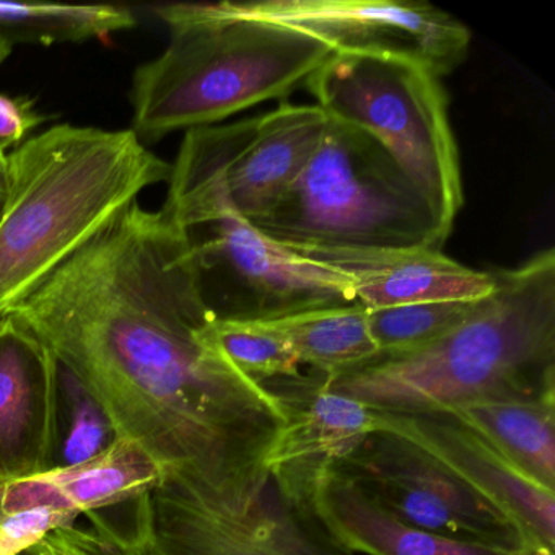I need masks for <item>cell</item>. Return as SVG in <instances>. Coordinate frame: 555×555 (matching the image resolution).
I'll return each mask as SVG.
<instances>
[{"mask_svg":"<svg viewBox=\"0 0 555 555\" xmlns=\"http://www.w3.org/2000/svg\"><path fill=\"white\" fill-rule=\"evenodd\" d=\"M305 87L327 118L375 138L453 230L463 178L440 77L409 61L334 54Z\"/></svg>","mask_w":555,"mask_h":555,"instance_id":"obj_6","label":"cell"},{"mask_svg":"<svg viewBox=\"0 0 555 555\" xmlns=\"http://www.w3.org/2000/svg\"><path fill=\"white\" fill-rule=\"evenodd\" d=\"M334 469L399 521L503 555H532L518 526L430 453L376 428Z\"/></svg>","mask_w":555,"mask_h":555,"instance_id":"obj_7","label":"cell"},{"mask_svg":"<svg viewBox=\"0 0 555 555\" xmlns=\"http://www.w3.org/2000/svg\"><path fill=\"white\" fill-rule=\"evenodd\" d=\"M264 385L284 414L268 461L269 476L285 499L313 512L311 499L324 470L349 456L378 428L375 412L334 391L323 373H298Z\"/></svg>","mask_w":555,"mask_h":555,"instance_id":"obj_10","label":"cell"},{"mask_svg":"<svg viewBox=\"0 0 555 555\" xmlns=\"http://www.w3.org/2000/svg\"><path fill=\"white\" fill-rule=\"evenodd\" d=\"M170 171L131 129L57 125L18 145L0 210V314Z\"/></svg>","mask_w":555,"mask_h":555,"instance_id":"obj_2","label":"cell"},{"mask_svg":"<svg viewBox=\"0 0 555 555\" xmlns=\"http://www.w3.org/2000/svg\"><path fill=\"white\" fill-rule=\"evenodd\" d=\"M327 122L320 106L291 103L235 122L225 188L245 219H258L281 199L320 147Z\"/></svg>","mask_w":555,"mask_h":555,"instance_id":"obj_13","label":"cell"},{"mask_svg":"<svg viewBox=\"0 0 555 555\" xmlns=\"http://www.w3.org/2000/svg\"><path fill=\"white\" fill-rule=\"evenodd\" d=\"M60 409L56 357L11 314H0V482L53 469Z\"/></svg>","mask_w":555,"mask_h":555,"instance_id":"obj_12","label":"cell"},{"mask_svg":"<svg viewBox=\"0 0 555 555\" xmlns=\"http://www.w3.org/2000/svg\"><path fill=\"white\" fill-rule=\"evenodd\" d=\"M477 300L421 301L369 310L370 333L378 356L412 352L430 346L467 320Z\"/></svg>","mask_w":555,"mask_h":555,"instance_id":"obj_21","label":"cell"},{"mask_svg":"<svg viewBox=\"0 0 555 555\" xmlns=\"http://www.w3.org/2000/svg\"><path fill=\"white\" fill-rule=\"evenodd\" d=\"M235 122L186 131L171 164L165 212L180 230L217 321H275L359 304L346 275L262 235L230 203L225 165Z\"/></svg>","mask_w":555,"mask_h":555,"instance_id":"obj_4","label":"cell"},{"mask_svg":"<svg viewBox=\"0 0 555 555\" xmlns=\"http://www.w3.org/2000/svg\"><path fill=\"white\" fill-rule=\"evenodd\" d=\"M216 346L248 378L258 383L298 375L300 359L287 339L269 321H214Z\"/></svg>","mask_w":555,"mask_h":555,"instance_id":"obj_22","label":"cell"},{"mask_svg":"<svg viewBox=\"0 0 555 555\" xmlns=\"http://www.w3.org/2000/svg\"><path fill=\"white\" fill-rule=\"evenodd\" d=\"M60 404V444L54 467L86 463L116 440L115 430L99 402L61 363Z\"/></svg>","mask_w":555,"mask_h":555,"instance_id":"obj_23","label":"cell"},{"mask_svg":"<svg viewBox=\"0 0 555 555\" xmlns=\"http://www.w3.org/2000/svg\"><path fill=\"white\" fill-rule=\"evenodd\" d=\"M350 279L366 310L421 301L477 300L493 288L490 269L476 271L437 249H292Z\"/></svg>","mask_w":555,"mask_h":555,"instance_id":"obj_14","label":"cell"},{"mask_svg":"<svg viewBox=\"0 0 555 555\" xmlns=\"http://www.w3.org/2000/svg\"><path fill=\"white\" fill-rule=\"evenodd\" d=\"M490 274L492 292L447 336L330 376L331 388L378 414L555 396L554 249Z\"/></svg>","mask_w":555,"mask_h":555,"instance_id":"obj_1","label":"cell"},{"mask_svg":"<svg viewBox=\"0 0 555 555\" xmlns=\"http://www.w3.org/2000/svg\"><path fill=\"white\" fill-rule=\"evenodd\" d=\"M38 477L86 516L147 495L165 483L164 470L138 443L125 438H116L86 463L54 467Z\"/></svg>","mask_w":555,"mask_h":555,"instance_id":"obj_17","label":"cell"},{"mask_svg":"<svg viewBox=\"0 0 555 555\" xmlns=\"http://www.w3.org/2000/svg\"><path fill=\"white\" fill-rule=\"evenodd\" d=\"M249 222L288 249L441 251L451 233L375 138L331 118L297 180Z\"/></svg>","mask_w":555,"mask_h":555,"instance_id":"obj_5","label":"cell"},{"mask_svg":"<svg viewBox=\"0 0 555 555\" xmlns=\"http://www.w3.org/2000/svg\"><path fill=\"white\" fill-rule=\"evenodd\" d=\"M145 555H356L313 512L285 499L272 477L245 508L207 502L173 483L151 495Z\"/></svg>","mask_w":555,"mask_h":555,"instance_id":"obj_9","label":"cell"},{"mask_svg":"<svg viewBox=\"0 0 555 555\" xmlns=\"http://www.w3.org/2000/svg\"><path fill=\"white\" fill-rule=\"evenodd\" d=\"M155 12L168 25L170 43L134 70L129 93L131 131L144 145L287 99L336 54L294 28L222 17L207 4Z\"/></svg>","mask_w":555,"mask_h":555,"instance_id":"obj_3","label":"cell"},{"mask_svg":"<svg viewBox=\"0 0 555 555\" xmlns=\"http://www.w3.org/2000/svg\"><path fill=\"white\" fill-rule=\"evenodd\" d=\"M5 170H8V154L0 152V175H5Z\"/></svg>","mask_w":555,"mask_h":555,"instance_id":"obj_28","label":"cell"},{"mask_svg":"<svg viewBox=\"0 0 555 555\" xmlns=\"http://www.w3.org/2000/svg\"><path fill=\"white\" fill-rule=\"evenodd\" d=\"M95 547L102 548V545L92 532L79 531L70 526L51 531L18 555H86Z\"/></svg>","mask_w":555,"mask_h":555,"instance_id":"obj_25","label":"cell"},{"mask_svg":"<svg viewBox=\"0 0 555 555\" xmlns=\"http://www.w3.org/2000/svg\"><path fill=\"white\" fill-rule=\"evenodd\" d=\"M545 489H555V396L476 402L448 412Z\"/></svg>","mask_w":555,"mask_h":555,"instance_id":"obj_16","label":"cell"},{"mask_svg":"<svg viewBox=\"0 0 555 555\" xmlns=\"http://www.w3.org/2000/svg\"><path fill=\"white\" fill-rule=\"evenodd\" d=\"M138 25L132 11L118 5L0 2V38L15 43L53 47L106 40Z\"/></svg>","mask_w":555,"mask_h":555,"instance_id":"obj_19","label":"cell"},{"mask_svg":"<svg viewBox=\"0 0 555 555\" xmlns=\"http://www.w3.org/2000/svg\"><path fill=\"white\" fill-rule=\"evenodd\" d=\"M86 555H106V554H103L102 548L95 547V548H90V551L87 552Z\"/></svg>","mask_w":555,"mask_h":555,"instance_id":"obj_29","label":"cell"},{"mask_svg":"<svg viewBox=\"0 0 555 555\" xmlns=\"http://www.w3.org/2000/svg\"><path fill=\"white\" fill-rule=\"evenodd\" d=\"M2 314H4V313H2Z\"/></svg>","mask_w":555,"mask_h":555,"instance_id":"obj_30","label":"cell"},{"mask_svg":"<svg viewBox=\"0 0 555 555\" xmlns=\"http://www.w3.org/2000/svg\"><path fill=\"white\" fill-rule=\"evenodd\" d=\"M5 199V175H0V210L4 206Z\"/></svg>","mask_w":555,"mask_h":555,"instance_id":"obj_27","label":"cell"},{"mask_svg":"<svg viewBox=\"0 0 555 555\" xmlns=\"http://www.w3.org/2000/svg\"><path fill=\"white\" fill-rule=\"evenodd\" d=\"M79 516L41 477L0 482V555H18Z\"/></svg>","mask_w":555,"mask_h":555,"instance_id":"obj_20","label":"cell"},{"mask_svg":"<svg viewBox=\"0 0 555 555\" xmlns=\"http://www.w3.org/2000/svg\"><path fill=\"white\" fill-rule=\"evenodd\" d=\"M375 415L378 428L408 438L505 513L532 555H555L554 490L529 479L448 412Z\"/></svg>","mask_w":555,"mask_h":555,"instance_id":"obj_11","label":"cell"},{"mask_svg":"<svg viewBox=\"0 0 555 555\" xmlns=\"http://www.w3.org/2000/svg\"><path fill=\"white\" fill-rule=\"evenodd\" d=\"M294 347L301 365L336 376L378 356L362 305L324 308L269 321Z\"/></svg>","mask_w":555,"mask_h":555,"instance_id":"obj_18","label":"cell"},{"mask_svg":"<svg viewBox=\"0 0 555 555\" xmlns=\"http://www.w3.org/2000/svg\"><path fill=\"white\" fill-rule=\"evenodd\" d=\"M48 119L28 96L0 93V152L5 154L9 149L24 144Z\"/></svg>","mask_w":555,"mask_h":555,"instance_id":"obj_24","label":"cell"},{"mask_svg":"<svg viewBox=\"0 0 555 555\" xmlns=\"http://www.w3.org/2000/svg\"><path fill=\"white\" fill-rule=\"evenodd\" d=\"M12 51H14V44H11L9 41L2 40V38H0V67L8 63Z\"/></svg>","mask_w":555,"mask_h":555,"instance_id":"obj_26","label":"cell"},{"mask_svg":"<svg viewBox=\"0 0 555 555\" xmlns=\"http://www.w3.org/2000/svg\"><path fill=\"white\" fill-rule=\"evenodd\" d=\"M311 509L327 534L352 554L503 555L399 521L334 467L321 476Z\"/></svg>","mask_w":555,"mask_h":555,"instance_id":"obj_15","label":"cell"},{"mask_svg":"<svg viewBox=\"0 0 555 555\" xmlns=\"http://www.w3.org/2000/svg\"><path fill=\"white\" fill-rule=\"evenodd\" d=\"M210 12L294 28L336 54L409 61L437 77L453 73L470 44L456 17L428 2L392 0H253L207 4Z\"/></svg>","mask_w":555,"mask_h":555,"instance_id":"obj_8","label":"cell"}]
</instances>
